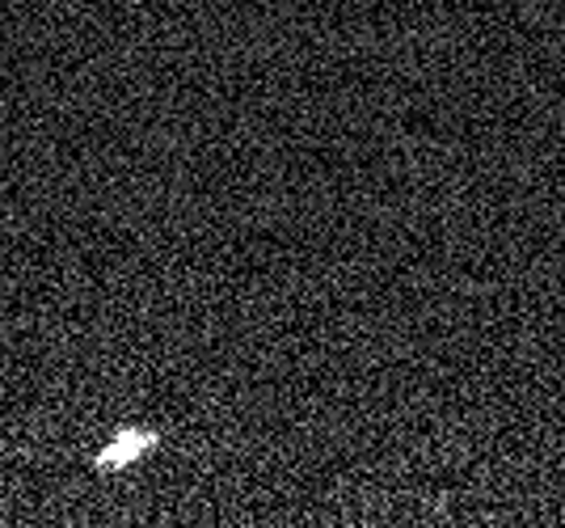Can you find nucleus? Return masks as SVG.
Returning <instances> with one entry per match:
<instances>
[{"mask_svg": "<svg viewBox=\"0 0 565 528\" xmlns=\"http://www.w3.org/2000/svg\"><path fill=\"white\" fill-rule=\"evenodd\" d=\"M131 448H152V435H127V440H118V448H106V456H102V465H118V461L136 456Z\"/></svg>", "mask_w": 565, "mask_h": 528, "instance_id": "1", "label": "nucleus"}]
</instances>
